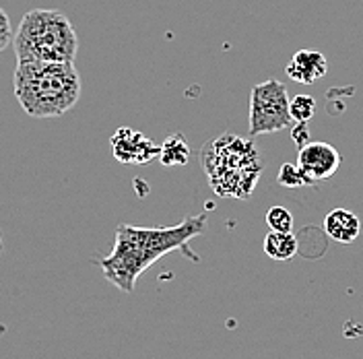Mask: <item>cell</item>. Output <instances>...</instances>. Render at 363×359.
<instances>
[{
	"mask_svg": "<svg viewBox=\"0 0 363 359\" xmlns=\"http://www.w3.org/2000/svg\"><path fill=\"white\" fill-rule=\"evenodd\" d=\"M206 231V215H192L172 227H135L118 225L110 254L95 263L104 277L122 293H133L138 277L169 252L182 250L188 258L199 260L188 242Z\"/></svg>",
	"mask_w": 363,
	"mask_h": 359,
	"instance_id": "obj_1",
	"label": "cell"
},
{
	"mask_svg": "<svg viewBox=\"0 0 363 359\" xmlns=\"http://www.w3.org/2000/svg\"><path fill=\"white\" fill-rule=\"evenodd\" d=\"M13 87L23 112L31 118H58L77 106L81 77L72 62H19Z\"/></svg>",
	"mask_w": 363,
	"mask_h": 359,
	"instance_id": "obj_2",
	"label": "cell"
},
{
	"mask_svg": "<svg viewBox=\"0 0 363 359\" xmlns=\"http://www.w3.org/2000/svg\"><path fill=\"white\" fill-rule=\"evenodd\" d=\"M201 159L211 190L223 199H250L264 170L252 138L231 133L208 140Z\"/></svg>",
	"mask_w": 363,
	"mask_h": 359,
	"instance_id": "obj_3",
	"label": "cell"
},
{
	"mask_svg": "<svg viewBox=\"0 0 363 359\" xmlns=\"http://www.w3.org/2000/svg\"><path fill=\"white\" fill-rule=\"evenodd\" d=\"M13 48L19 62H72L79 40L65 13L33 9L23 15Z\"/></svg>",
	"mask_w": 363,
	"mask_h": 359,
	"instance_id": "obj_4",
	"label": "cell"
},
{
	"mask_svg": "<svg viewBox=\"0 0 363 359\" xmlns=\"http://www.w3.org/2000/svg\"><path fill=\"white\" fill-rule=\"evenodd\" d=\"M289 101L287 87L277 79L254 85L250 91V138L291 128L295 122L289 114Z\"/></svg>",
	"mask_w": 363,
	"mask_h": 359,
	"instance_id": "obj_5",
	"label": "cell"
},
{
	"mask_svg": "<svg viewBox=\"0 0 363 359\" xmlns=\"http://www.w3.org/2000/svg\"><path fill=\"white\" fill-rule=\"evenodd\" d=\"M340 163H342V158L339 151L333 145L322 143V140L306 143L297 151V165L306 174V178L310 180V184L333 178L339 172Z\"/></svg>",
	"mask_w": 363,
	"mask_h": 359,
	"instance_id": "obj_6",
	"label": "cell"
},
{
	"mask_svg": "<svg viewBox=\"0 0 363 359\" xmlns=\"http://www.w3.org/2000/svg\"><path fill=\"white\" fill-rule=\"evenodd\" d=\"M112 151L113 158L118 159L120 163H149L151 159L159 158L161 147L155 145L151 138L136 133L133 128H120L116 135L112 136Z\"/></svg>",
	"mask_w": 363,
	"mask_h": 359,
	"instance_id": "obj_7",
	"label": "cell"
},
{
	"mask_svg": "<svg viewBox=\"0 0 363 359\" xmlns=\"http://www.w3.org/2000/svg\"><path fill=\"white\" fill-rule=\"evenodd\" d=\"M285 72L295 83L312 85L328 72V60L318 50H297L285 68Z\"/></svg>",
	"mask_w": 363,
	"mask_h": 359,
	"instance_id": "obj_8",
	"label": "cell"
},
{
	"mask_svg": "<svg viewBox=\"0 0 363 359\" xmlns=\"http://www.w3.org/2000/svg\"><path fill=\"white\" fill-rule=\"evenodd\" d=\"M324 231L339 244H353L359 238L362 221L349 209H335L324 217Z\"/></svg>",
	"mask_w": 363,
	"mask_h": 359,
	"instance_id": "obj_9",
	"label": "cell"
},
{
	"mask_svg": "<svg viewBox=\"0 0 363 359\" xmlns=\"http://www.w3.org/2000/svg\"><path fill=\"white\" fill-rule=\"evenodd\" d=\"M297 238L291 231H269L264 238V254L277 260V263H285L291 260L297 254Z\"/></svg>",
	"mask_w": 363,
	"mask_h": 359,
	"instance_id": "obj_10",
	"label": "cell"
},
{
	"mask_svg": "<svg viewBox=\"0 0 363 359\" xmlns=\"http://www.w3.org/2000/svg\"><path fill=\"white\" fill-rule=\"evenodd\" d=\"M159 159L163 165H186L190 159V147L184 135H172L161 145Z\"/></svg>",
	"mask_w": 363,
	"mask_h": 359,
	"instance_id": "obj_11",
	"label": "cell"
},
{
	"mask_svg": "<svg viewBox=\"0 0 363 359\" xmlns=\"http://www.w3.org/2000/svg\"><path fill=\"white\" fill-rule=\"evenodd\" d=\"M316 110V99L312 95H295L289 101V114H291V120L295 124H301V122L308 124V120L314 118Z\"/></svg>",
	"mask_w": 363,
	"mask_h": 359,
	"instance_id": "obj_12",
	"label": "cell"
},
{
	"mask_svg": "<svg viewBox=\"0 0 363 359\" xmlns=\"http://www.w3.org/2000/svg\"><path fill=\"white\" fill-rule=\"evenodd\" d=\"M277 182L285 188H303V186H312L310 180L306 178V174L299 170V165L294 163H285L281 170H279V176Z\"/></svg>",
	"mask_w": 363,
	"mask_h": 359,
	"instance_id": "obj_13",
	"label": "cell"
},
{
	"mask_svg": "<svg viewBox=\"0 0 363 359\" xmlns=\"http://www.w3.org/2000/svg\"><path fill=\"white\" fill-rule=\"evenodd\" d=\"M267 223L272 231H291L294 229V215L285 206H271L267 211Z\"/></svg>",
	"mask_w": 363,
	"mask_h": 359,
	"instance_id": "obj_14",
	"label": "cell"
},
{
	"mask_svg": "<svg viewBox=\"0 0 363 359\" xmlns=\"http://www.w3.org/2000/svg\"><path fill=\"white\" fill-rule=\"evenodd\" d=\"M13 27H11V19L9 15L0 9V52L6 50L9 45L13 44Z\"/></svg>",
	"mask_w": 363,
	"mask_h": 359,
	"instance_id": "obj_15",
	"label": "cell"
},
{
	"mask_svg": "<svg viewBox=\"0 0 363 359\" xmlns=\"http://www.w3.org/2000/svg\"><path fill=\"white\" fill-rule=\"evenodd\" d=\"M306 138H308V133H306V122H301V124H297V126L294 128L295 145H297V147L301 149V147H303V145L308 143Z\"/></svg>",
	"mask_w": 363,
	"mask_h": 359,
	"instance_id": "obj_16",
	"label": "cell"
},
{
	"mask_svg": "<svg viewBox=\"0 0 363 359\" xmlns=\"http://www.w3.org/2000/svg\"><path fill=\"white\" fill-rule=\"evenodd\" d=\"M0 248H2V236H0Z\"/></svg>",
	"mask_w": 363,
	"mask_h": 359,
	"instance_id": "obj_17",
	"label": "cell"
}]
</instances>
